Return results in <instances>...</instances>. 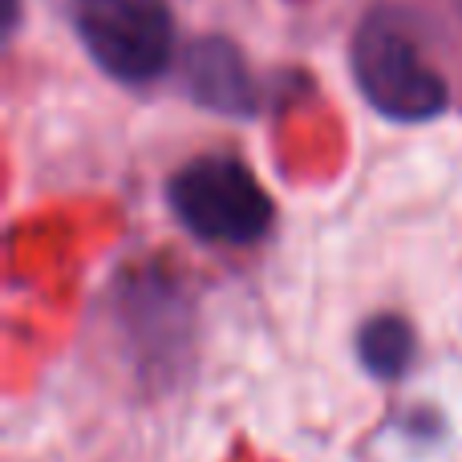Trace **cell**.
Returning <instances> with one entry per match:
<instances>
[{
	"mask_svg": "<svg viewBox=\"0 0 462 462\" xmlns=\"http://www.w3.org/2000/svg\"><path fill=\"white\" fill-rule=\"evenodd\" d=\"M167 208L187 236L219 247H252L272 231L276 203L236 154H195L167 179Z\"/></svg>",
	"mask_w": 462,
	"mask_h": 462,
	"instance_id": "6da1fadb",
	"label": "cell"
},
{
	"mask_svg": "<svg viewBox=\"0 0 462 462\" xmlns=\"http://www.w3.org/2000/svg\"><path fill=\"white\" fill-rule=\"evenodd\" d=\"M349 69L361 97L390 122L422 126L450 110L447 78L426 61L418 41L385 13H374L357 24Z\"/></svg>",
	"mask_w": 462,
	"mask_h": 462,
	"instance_id": "7a4b0ae2",
	"label": "cell"
},
{
	"mask_svg": "<svg viewBox=\"0 0 462 462\" xmlns=\"http://www.w3.org/2000/svg\"><path fill=\"white\" fill-rule=\"evenodd\" d=\"M69 21L89 61L122 86H151L171 69L175 16L167 0H73Z\"/></svg>",
	"mask_w": 462,
	"mask_h": 462,
	"instance_id": "3957f363",
	"label": "cell"
},
{
	"mask_svg": "<svg viewBox=\"0 0 462 462\" xmlns=\"http://www.w3.org/2000/svg\"><path fill=\"white\" fill-rule=\"evenodd\" d=\"M118 328L134 374L167 390L191 361V300L167 272H126L118 288Z\"/></svg>",
	"mask_w": 462,
	"mask_h": 462,
	"instance_id": "277c9868",
	"label": "cell"
},
{
	"mask_svg": "<svg viewBox=\"0 0 462 462\" xmlns=\"http://www.w3.org/2000/svg\"><path fill=\"white\" fill-rule=\"evenodd\" d=\"M183 81L195 106L224 118H255L260 110V89L247 69L244 53L227 37H199L187 45L183 57Z\"/></svg>",
	"mask_w": 462,
	"mask_h": 462,
	"instance_id": "5b68a950",
	"label": "cell"
},
{
	"mask_svg": "<svg viewBox=\"0 0 462 462\" xmlns=\"http://www.w3.org/2000/svg\"><path fill=\"white\" fill-rule=\"evenodd\" d=\"M353 349H357V361L369 377L398 382V377H406V369L418 357V333L398 312H377V317L361 320Z\"/></svg>",
	"mask_w": 462,
	"mask_h": 462,
	"instance_id": "8992f818",
	"label": "cell"
}]
</instances>
